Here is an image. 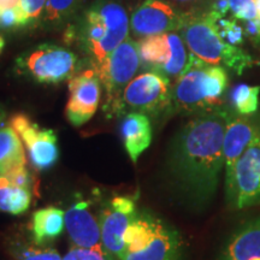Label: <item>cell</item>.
I'll return each instance as SVG.
<instances>
[{
	"instance_id": "cell-8",
	"label": "cell",
	"mask_w": 260,
	"mask_h": 260,
	"mask_svg": "<svg viewBox=\"0 0 260 260\" xmlns=\"http://www.w3.org/2000/svg\"><path fill=\"white\" fill-rule=\"evenodd\" d=\"M21 67L39 83L54 84L71 80L80 73L76 54L68 48L45 44L19 59Z\"/></svg>"
},
{
	"instance_id": "cell-25",
	"label": "cell",
	"mask_w": 260,
	"mask_h": 260,
	"mask_svg": "<svg viewBox=\"0 0 260 260\" xmlns=\"http://www.w3.org/2000/svg\"><path fill=\"white\" fill-rule=\"evenodd\" d=\"M216 25L220 38L228 45L240 47V45L245 39V30H243L242 24L237 23V19H230L224 17V16L217 14Z\"/></svg>"
},
{
	"instance_id": "cell-5",
	"label": "cell",
	"mask_w": 260,
	"mask_h": 260,
	"mask_svg": "<svg viewBox=\"0 0 260 260\" xmlns=\"http://www.w3.org/2000/svg\"><path fill=\"white\" fill-rule=\"evenodd\" d=\"M183 242L167 222L147 211H138L124 235L118 260H182Z\"/></svg>"
},
{
	"instance_id": "cell-17",
	"label": "cell",
	"mask_w": 260,
	"mask_h": 260,
	"mask_svg": "<svg viewBox=\"0 0 260 260\" xmlns=\"http://www.w3.org/2000/svg\"><path fill=\"white\" fill-rule=\"evenodd\" d=\"M138 47L141 64L145 69L157 71L167 76L174 57L171 31L140 39Z\"/></svg>"
},
{
	"instance_id": "cell-36",
	"label": "cell",
	"mask_w": 260,
	"mask_h": 260,
	"mask_svg": "<svg viewBox=\"0 0 260 260\" xmlns=\"http://www.w3.org/2000/svg\"><path fill=\"white\" fill-rule=\"evenodd\" d=\"M3 119H4V113H3V112H0V123H2Z\"/></svg>"
},
{
	"instance_id": "cell-35",
	"label": "cell",
	"mask_w": 260,
	"mask_h": 260,
	"mask_svg": "<svg viewBox=\"0 0 260 260\" xmlns=\"http://www.w3.org/2000/svg\"><path fill=\"white\" fill-rule=\"evenodd\" d=\"M174 2H177V3H182V4H189V3H194V2H198V0H174Z\"/></svg>"
},
{
	"instance_id": "cell-11",
	"label": "cell",
	"mask_w": 260,
	"mask_h": 260,
	"mask_svg": "<svg viewBox=\"0 0 260 260\" xmlns=\"http://www.w3.org/2000/svg\"><path fill=\"white\" fill-rule=\"evenodd\" d=\"M102 99V81L94 68L80 71L69 81L65 116L71 125L86 124L95 115Z\"/></svg>"
},
{
	"instance_id": "cell-30",
	"label": "cell",
	"mask_w": 260,
	"mask_h": 260,
	"mask_svg": "<svg viewBox=\"0 0 260 260\" xmlns=\"http://www.w3.org/2000/svg\"><path fill=\"white\" fill-rule=\"evenodd\" d=\"M245 37L251 40L256 47H260V18L241 21Z\"/></svg>"
},
{
	"instance_id": "cell-2",
	"label": "cell",
	"mask_w": 260,
	"mask_h": 260,
	"mask_svg": "<svg viewBox=\"0 0 260 260\" xmlns=\"http://www.w3.org/2000/svg\"><path fill=\"white\" fill-rule=\"evenodd\" d=\"M130 18L125 9L115 0H96L81 16L71 30L95 68L129 37Z\"/></svg>"
},
{
	"instance_id": "cell-16",
	"label": "cell",
	"mask_w": 260,
	"mask_h": 260,
	"mask_svg": "<svg viewBox=\"0 0 260 260\" xmlns=\"http://www.w3.org/2000/svg\"><path fill=\"white\" fill-rule=\"evenodd\" d=\"M218 260H260V217L243 224L230 236Z\"/></svg>"
},
{
	"instance_id": "cell-18",
	"label": "cell",
	"mask_w": 260,
	"mask_h": 260,
	"mask_svg": "<svg viewBox=\"0 0 260 260\" xmlns=\"http://www.w3.org/2000/svg\"><path fill=\"white\" fill-rule=\"evenodd\" d=\"M121 135L126 153L133 162H136L152 142V124L148 116L139 112L126 113L121 123Z\"/></svg>"
},
{
	"instance_id": "cell-24",
	"label": "cell",
	"mask_w": 260,
	"mask_h": 260,
	"mask_svg": "<svg viewBox=\"0 0 260 260\" xmlns=\"http://www.w3.org/2000/svg\"><path fill=\"white\" fill-rule=\"evenodd\" d=\"M9 252L16 260H63L56 249L37 243L35 246L12 243L9 247Z\"/></svg>"
},
{
	"instance_id": "cell-31",
	"label": "cell",
	"mask_w": 260,
	"mask_h": 260,
	"mask_svg": "<svg viewBox=\"0 0 260 260\" xmlns=\"http://www.w3.org/2000/svg\"><path fill=\"white\" fill-rule=\"evenodd\" d=\"M211 10L218 12L219 15H222V16H224V17H225V15L230 11L229 0H216V2L213 3V5H212V8H211Z\"/></svg>"
},
{
	"instance_id": "cell-10",
	"label": "cell",
	"mask_w": 260,
	"mask_h": 260,
	"mask_svg": "<svg viewBox=\"0 0 260 260\" xmlns=\"http://www.w3.org/2000/svg\"><path fill=\"white\" fill-rule=\"evenodd\" d=\"M25 146L31 165L38 170H47L53 167L59 157L57 135L53 130L41 128L28 116L17 113L10 119Z\"/></svg>"
},
{
	"instance_id": "cell-34",
	"label": "cell",
	"mask_w": 260,
	"mask_h": 260,
	"mask_svg": "<svg viewBox=\"0 0 260 260\" xmlns=\"http://www.w3.org/2000/svg\"><path fill=\"white\" fill-rule=\"evenodd\" d=\"M4 47H5V40H4V38L0 35V53H2L3 50H4Z\"/></svg>"
},
{
	"instance_id": "cell-15",
	"label": "cell",
	"mask_w": 260,
	"mask_h": 260,
	"mask_svg": "<svg viewBox=\"0 0 260 260\" xmlns=\"http://www.w3.org/2000/svg\"><path fill=\"white\" fill-rule=\"evenodd\" d=\"M65 229L76 247L106 252L102 242L99 219L90 212L87 201H77L67 210Z\"/></svg>"
},
{
	"instance_id": "cell-19",
	"label": "cell",
	"mask_w": 260,
	"mask_h": 260,
	"mask_svg": "<svg viewBox=\"0 0 260 260\" xmlns=\"http://www.w3.org/2000/svg\"><path fill=\"white\" fill-rule=\"evenodd\" d=\"M25 151L22 140L11 125L0 126V172L8 175L18 169L27 168Z\"/></svg>"
},
{
	"instance_id": "cell-32",
	"label": "cell",
	"mask_w": 260,
	"mask_h": 260,
	"mask_svg": "<svg viewBox=\"0 0 260 260\" xmlns=\"http://www.w3.org/2000/svg\"><path fill=\"white\" fill-rule=\"evenodd\" d=\"M19 0H0V14L10 8H14L18 4Z\"/></svg>"
},
{
	"instance_id": "cell-14",
	"label": "cell",
	"mask_w": 260,
	"mask_h": 260,
	"mask_svg": "<svg viewBox=\"0 0 260 260\" xmlns=\"http://www.w3.org/2000/svg\"><path fill=\"white\" fill-rule=\"evenodd\" d=\"M260 132V118L254 115L245 116L228 110L226 125L223 140L224 181L232 176L236 161L251 145Z\"/></svg>"
},
{
	"instance_id": "cell-12",
	"label": "cell",
	"mask_w": 260,
	"mask_h": 260,
	"mask_svg": "<svg viewBox=\"0 0 260 260\" xmlns=\"http://www.w3.org/2000/svg\"><path fill=\"white\" fill-rule=\"evenodd\" d=\"M138 210L135 201L128 197H117L110 201L99 216L103 247L116 260L124 248V235L134 220Z\"/></svg>"
},
{
	"instance_id": "cell-3",
	"label": "cell",
	"mask_w": 260,
	"mask_h": 260,
	"mask_svg": "<svg viewBox=\"0 0 260 260\" xmlns=\"http://www.w3.org/2000/svg\"><path fill=\"white\" fill-rule=\"evenodd\" d=\"M228 74L220 65L207 64L189 54L186 70L171 88V113L201 115L222 107Z\"/></svg>"
},
{
	"instance_id": "cell-4",
	"label": "cell",
	"mask_w": 260,
	"mask_h": 260,
	"mask_svg": "<svg viewBox=\"0 0 260 260\" xmlns=\"http://www.w3.org/2000/svg\"><path fill=\"white\" fill-rule=\"evenodd\" d=\"M218 12L210 10L205 12H183L181 38L190 53L205 63L212 65L224 64L237 74L252 67V57L241 47L228 45L220 38L216 25Z\"/></svg>"
},
{
	"instance_id": "cell-20",
	"label": "cell",
	"mask_w": 260,
	"mask_h": 260,
	"mask_svg": "<svg viewBox=\"0 0 260 260\" xmlns=\"http://www.w3.org/2000/svg\"><path fill=\"white\" fill-rule=\"evenodd\" d=\"M65 228V213L58 207L38 210L31 217V234L37 245H44L59 236Z\"/></svg>"
},
{
	"instance_id": "cell-9",
	"label": "cell",
	"mask_w": 260,
	"mask_h": 260,
	"mask_svg": "<svg viewBox=\"0 0 260 260\" xmlns=\"http://www.w3.org/2000/svg\"><path fill=\"white\" fill-rule=\"evenodd\" d=\"M141 65L138 42L128 38L103 64L94 68L106 94L103 110L107 109L118 99L126 84L136 76Z\"/></svg>"
},
{
	"instance_id": "cell-26",
	"label": "cell",
	"mask_w": 260,
	"mask_h": 260,
	"mask_svg": "<svg viewBox=\"0 0 260 260\" xmlns=\"http://www.w3.org/2000/svg\"><path fill=\"white\" fill-rule=\"evenodd\" d=\"M25 25H28V22L18 4L0 14V29L2 30H14V29L25 27Z\"/></svg>"
},
{
	"instance_id": "cell-29",
	"label": "cell",
	"mask_w": 260,
	"mask_h": 260,
	"mask_svg": "<svg viewBox=\"0 0 260 260\" xmlns=\"http://www.w3.org/2000/svg\"><path fill=\"white\" fill-rule=\"evenodd\" d=\"M46 3L47 0H19L18 6L23 12L28 24L40 18Z\"/></svg>"
},
{
	"instance_id": "cell-7",
	"label": "cell",
	"mask_w": 260,
	"mask_h": 260,
	"mask_svg": "<svg viewBox=\"0 0 260 260\" xmlns=\"http://www.w3.org/2000/svg\"><path fill=\"white\" fill-rule=\"evenodd\" d=\"M224 188L226 203L234 210L260 205V132L236 161Z\"/></svg>"
},
{
	"instance_id": "cell-13",
	"label": "cell",
	"mask_w": 260,
	"mask_h": 260,
	"mask_svg": "<svg viewBox=\"0 0 260 260\" xmlns=\"http://www.w3.org/2000/svg\"><path fill=\"white\" fill-rule=\"evenodd\" d=\"M183 12L162 0H145L130 16V29L136 38L165 34L180 29Z\"/></svg>"
},
{
	"instance_id": "cell-28",
	"label": "cell",
	"mask_w": 260,
	"mask_h": 260,
	"mask_svg": "<svg viewBox=\"0 0 260 260\" xmlns=\"http://www.w3.org/2000/svg\"><path fill=\"white\" fill-rule=\"evenodd\" d=\"M63 260H116L109 253L99 252L95 249L81 248V247H73Z\"/></svg>"
},
{
	"instance_id": "cell-6",
	"label": "cell",
	"mask_w": 260,
	"mask_h": 260,
	"mask_svg": "<svg viewBox=\"0 0 260 260\" xmlns=\"http://www.w3.org/2000/svg\"><path fill=\"white\" fill-rule=\"evenodd\" d=\"M170 79L157 71L139 74L126 84L118 99L104 110L109 118L125 116L130 112L146 116L170 115Z\"/></svg>"
},
{
	"instance_id": "cell-33",
	"label": "cell",
	"mask_w": 260,
	"mask_h": 260,
	"mask_svg": "<svg viewBox=\"0 0 260 260\" xmlns=\"http://www.w3.org/2000/svg\"><path fill=\"white\" fill-rule=\"evenodd\" d=\"M256 8V12H258V17L260 18V0H253Z\"/></svg>"
},
{
	"instance_id": "cell-1",
	"label": "cell",
	"mask_w": 260,
	"mask_h": 260,
	"mask_svg": "<svg viewBox=\"0 0 260 260\" xmlns=\"http://www.w3.org/2000/svg\"><path fill=\"white\" fill-rule=\"evenodd\" d=\"M228 110L194 116L172 141L169 165L182 193L190 201L206 204L218 189L224 170L223 140Z\"/></svg>"
},
{
	"instance_id": "cell-21",
	"label": "cell",
	"mask_w": 260,
	"mask_h": 260,
	"mask_svg": "<svg viewBox=\"0 0 260 260\" xmlns=\"http://www.w3.org/2000/svg\"><path fill=\"white\" fill-rule=\"evenodd\" d=\"M31 193L29 188L17 187L0 177V212L22 214L29 209Z\"/></svg>"
},
{
	"instance_id": "cell-27",
	"label": "cell",
	"mask_w": 260,
	"mask_h": 260,
	"mask_svg": "<svg viewBox=\"0 0 260 260\" xmlns=\"http://www.w3.org/2000/svg\"><path fill=\"white\" fill-rule=\"evenodd\" d=\"M230 11L237 21H247V19H255L258 17V12L253 0H229Z\"/></svg>"
},
{
	"instance_id": "cell-37",
	"label": "cell",
	"mask_w": 260,
	"mask_h": 260,
	"mask_svg": "<svg viewBox=\"0 0 260 260\" xmlns=\"http://www.w3.org/2000/svg\"><path fill=\"white\" fill-rule=\"evenodd\" d=\"M0 177H2V172H0Z\"/></svg>"
},
{
	"instance_id": "cell-22",
	"label": "cell",
	"mask_w": 260,
	"mask_h": 260,
	"mask_svg": "<svg viewBox=\"0 0 260 260\" xmlns=\"http://www.w3.org/2000/svg\"><path fill=\"white\" fill-rule=\"evenodd\" d=\"M82 3L83 0H47L39 19L44 25L56 27L74 17Z\"/></svg>"
},
{
	"instance_id": "cell-23",
	"label": "cell",
	"mask_w": 260,
	"mask_h": 260,
	"mask_svg": "<svg viewBox=\"0 0 260 260\" xmlns=\"http://www.w3.org/2000/svg\"><path fill=\"white\" fill-rule=\"evenodd\" d=\"M259 86H248L246 83L237 84L230 93V103L234 111L245 116L254 115L259 107Z\"/></svg>"
}]
</instances>
